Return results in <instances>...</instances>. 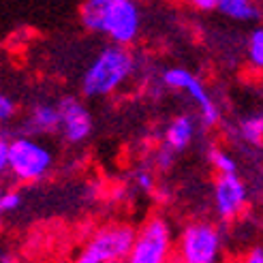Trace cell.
Wrapping results in <instances>:
<instances>
[{
	"instance_id": "6da1fadb",
	"label": "cell",
	"mask_w": 263,
	"mask_h": 263,
	"mask_svg": "<svg viewBox=\"0 0 263 263\" xmlns=\"http://www.w3.org/2000/svg\"><path fill=\"white\" fill-rule=\"evenodd\" d=\"M80 20L86 30L128 47L141 34L143 13L137 0H82Z\"/></svg>"
},
{
	"instance_id": "7a4b0ae2",
	"label": "cell",
	"mask_w": 263,
	"mask_h": 263,
	"mask_svg": "<svg viewBox=\"0 0 263 263\" xmlns=\"http://www.w3.org/2000/svg\"><path fill=\"white\" fill-rule=\"evenodd\" d=\"M135 56L126 45H107L88 64L82 77V92L88 99H103L120 90L135 73Z\"/></svg>"
},
{
	"instance_id": "3957f363",
	"label": "cell",
	"mask_w": 263,
	"mask_h": 263,
	"mask_svg": "<svg viewBox=\"0 0 263 263\" xmlns=\"http://www.w3.org/2000/svg\"><path fill=\"white\" fill-rule=\"evenodd\" d=\"M54 165V152L43 141L22 135L9 141L7 150V172L22 184H32L43 180Z\"/></svg>"
},
{
	"instance_id": "277c9868",
	"label": "cell",
	"mask_w": 263,
	"mask_h": 263,
	"mask_svg": "<svg viewBox=\"0 0 263 263\" xmlns=\"http://www.w3.org/2000/svg\"><path fill=\"white\" fill-rule=\"evenodd\" d=\"M222 238L214 222L193 220L182 229L174 248V263H222Z\"/></svg>"
},
{
	"instance_id": "5b68a950",
	"label": "cell",
	"mask_w": 263,
	"mask_h": 263,
	"mask_svg": "<svg viewBox=\"0 0 263 263\" xmlns=\"http://www.w3.org/2000/svg\"><path fill=\"white\" fill-rule=\"evenodd\" d=\"M135 227L126 222H109L99 227L86 240L73 263H122L133 246Z\"/></svg>"
},
{
	"instance_id": "8992f818",
	"label": "cell",
	"mask_w": 263,
	"mask_h": 263,
	"mask_svg": "<svg viewBox=\"0 0 263 263\" xmlns=\"http://www.w3.org/2000/svg\"><path fill=\"white\" fill-rule=\"evenodd\" d=\"M122 263H174L172 227L163 216H152L135 231L133 246Z\"/></svg>"
},
{
	"instance_id": "52a82bcc",
	"label": "cell",
	"mask_w": 263,
	"mask_h": 263,
	"mask_svg": "<svg viewBox=\"0 0 263 263\" xmlns=\"http://www.w3.org/2000/svg\"><path fill=\"white\" fill-rule=\"evenodd\" d=\"M163 84L172 90L184 92L193 103L197 105L201 116V124L203 126H216L220 120V107L216 105L212 92L208 90V86L201 82V77H197L193 71L184 69V67H172L163 73Z\"/></svg>"
},
{
	"instance_id": "ba28073f",
	"label": "cell",
	"mask_w": 263,
	"mask_h": 263,
	"mask_svg": "<svg viewBox=\"0 0 263 263\" xmlns=\"http://www.w3.org/2000/svg\"><path fill=\"white\" fill-rule=\"evenodd\" d=\"M251 201L246 182L238 174H218L214 182V210L222 222L240 218Z\"/></svg>"
},
{
	"instance_id": "9c48e42d",
	"label": "cell",
	"mask_w": 263,
	"mask_h": 263,
	"mask_svg": "<svg viewBox=\"0 0 263 263\" xmlns=\"http://www.w3.org/2000/svg\"><path fill=\"white\" fill-rule=\"evenodd\" d=\"M56 105H58V114H60L58 130H62L64 139L69 143L86 141L92 135V126H95L90 109L75 97H64Z\"/></svg>"
},
{
	"instance_id": "30bf717a",
	"label": "cell",
	"mask_w": 263,
	"mask_h": 263,
	"mask_svg": "<svg viewBox=\"0 0 263 263\" xmlns=\"http://www.w3.org/2000/svg\"><path fill=\"white\" fill-rule=\"evenodd\" d=\"M60 124V114L56 103H34L32 109L24 122V130L32 135H51L58 130Z\"/></svg>"
},
{
	"instance_id": "8fae6325",
	"label": "cell",
	"mask_w": 263,
	"mask_h": 263,
	"mask_svg": "<svg viewBox=\"0 0 263 263\" xmlns=\"http://www.w3.org/2000/svg\"><path fill=\"white\" fill-rule=\"evenodd\" d=\"M197 135V120L195 116L191 114H182V116H176L172 122L167 124L165 128V146L172 150V152H182L186 150L193 139Z\"/></svg>"
},
{
	"instance_id": "7c38bea8",
	"label": "cell",
	"mask_w": 263,
	"mask_h": 263,
	"mask_svg": "<svg viewBox=\"0 0 263 263\" xmlns=\"http://www.w3.org/2000/svg\"><path fill=\"white\" fill-rule=\"evenodd\" d=\"M216 9L233 22H257L261 17V7L253 0H218Z\"/></svg>"
},
{
	"instance_id": "4fadbf2b",
	"label": "cell",
	"mask_w": 263,
	"mask_h": 263,
	"mask_svg": "<svg viewBox=\"0 0 263 263\" xmlns=\"http://www.w3.org/2000/svg\"><path fill=\"white\" fill-rule=\"evenodd\" d=\"M238 130H240L242 141H246L248 146H253V148H259L261 141H263V116H261V111L246 114L238 124Z\"/></svg>"
},
{
	"instance_id": "5bb4252c",
	"label": "cell",
	"mask_w": 263,
	"mask_h": 263,
	"mask_svg": "<svg viewBox=\"0 0 263 263\" xmlns=\"http://www.w3.org/2000/svg\"><path fill=\"white\" fill-rule=\"evenodd\" d=\"M210 163L218 174H238V161L233 159V154L227 152L225 148H212L210 150Z\"/></svg>"
},
{
	"instance_id": "9a60e30c",
	"label": "cell",
	"mask_w": 263,
	"mask_h": 263,
	"mask_svg": "<svg viewBox=\"0 0 263 263\" xmlns=\"http://www.w3.org/2000/svg\"><path fill=\"white\" fill-rule=\"evenodd\" d=\"M248 62L255 71L261 73L263 69V28H255L248 36Z\"/></svg>"
},
{
	"instance_id": "2e32d148",
	"label": "cell",
	"mask_w": 263,
	"mask_h": 263,
	"mask_svg": "<svg viewBox=\"0 0 263 263\" xmlns=\"http://www.w3.org/2000/svg\"><path fill=\"white\" fill-rule=\"evenodd\" d=\"M22 205V193L20 191H5L0 197V214H11Z\"/></svg>"
},
{
	"instance_id": "e0dca14e",
	"label": "cell",
	"mask_w": 263,
	"mask_h": 263,
	"mask_svg": "<svg viewBox=\"0 0 263 263\" xmlns=\"http://www.w3.org/2000/svg\"><path fill=\"white\" fill-rule=\"evenodd\" d=\"M135 184L137 189L143 191V193H152L154 186H156V178L150 169H137L135 172Z\"/></svg>"
},
{
	"instance_id": "ac0fdd59",
	"label": "cell",
	"mask_w": 263,
	"mask_h": 263,
	"mask_svg": "<svg viewBox=\"0 0 263 263\" xmlns=\"http://www.w3.org/2000/svg\"><path fill=\"white\" fill-rule=\"evenodd\" d=\"M17 114V105L11 97L0 95V122H9Z\"/></svg>"
},
{
	"instance_id": "d6986e66",
	"label": "cell",
	"mask_w": 263,
	"mask_h": 263,
	"mask_svg": "<svg viewBox=\"0 0 263 263\" xmlns=\"http://www.w3.org/2000/svg\"><path fill=\"white\" fill-rule=\"evenodd\" d=\"M174 161H176V152H172L167 146H163L159 152H156V159H154L156 167H159L161 172H167V169L174 165Z\"/></svg>"
},
{
	"instance_id": "ffe728a7",
	"label": "cell",
	"mask_w": 263,
	"mask_h": 263,
	"mask_svg": "<svg viewBox=\"0 0 263 263\" xmlns=\"http://www.w3.org/2000/svg\"><path fill=\"white\" fill-rule=\"evenodd\" d=\"M240 263H263V248L261 246H255V248H251L242 259H240Z\"/></svg>"
},
{
	"instance_id": "44dd1931",
	"label": "cell",
	"mask_w": 263,
	"mask_h": 263,
	"mask_svg": "<svg viewBox=\"0 0 263 263\" xmlns=\"http://www.w3.org/2000/svg\"><path fill=\"white\" fill-rule=\"evenodd\" d=\"M186 3H189L191 7H195L197 11L208 13V11H214V9H216L218 0H186Z\"/></svg>"
},
{
	"instance_id": "7402d4cb",
	"label": "cell",
	"mask_w": 263,
	"mask_h": 263,
	"mask_svg": "<svg viewBox=\"0 0 263 263\" xmlns=\"http://www.w3.org/2000/svg\"><path fill=\"white\" fill-rule=\"evenodd\" d=\"M7 150H9V141L0 135V176L7 172Z\"/></svg>"
},
{
	"instance_id": "603a6c76",
	"label": "cell",
	"mask_w": 263,
	"mask_h": 263,
	"mask_svg": "<svg viewBox=\"0 0 263 263\" xmlns=\"http://www.w3.org/2000/svg\"><path fill=\"white\" fill-rule=\"evenodd\" d=\"M3 193H5V189H3V184H0V197H3Z\"/></svg>"
},
{
	"instance_id": "cb8c5ba5",
	"label": "cell",
	"mask_w": 263,
	"mask_h": 263,
	"mask_svg": "<svg viewBox=\"0 0 263 263\" xmlns=\"http://www.w3.org/2000/svg\"><path fill=\"white\" fill-rule=\"evenodd\" d=\"M253 3H257V0H253Z\"/></svg>"
}]
</instances>
